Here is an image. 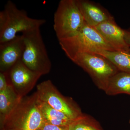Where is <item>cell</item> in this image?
I'll list each match as a JSON object with an SVG mask.
<instances>
[{"label": "cell", "instance_id": "6da1fadb", "mask_svg": "<svg viewBox=\"0 0 130 130\" xmlns=\"http://www.w3.org/2000/svg\"><path fill=\"white\" fill-rule=\"evenodd\" d=\"M46 23L43 19L30 18L25 10L18 9L13 2L8 1L0 12V44L12 40L19 32L40 28Z\"/></svg>", "mask_w": 130, "mask_h": 130}, {"label": "cell", "instance_id": "7a4b0ae2", "mask_svg": "<svg viewBox=\"0 0 130 130\" xmlns=\"http://www.w3.org/2000/svg\"><path fill=\"white\" fill-rule=\"evenodd\" d=\"M44 122L35 93L30 96L23 98L1 124V127L14 130H37Z\"/></svg>", "mask_w": 130, "mask_h": 130}, {"label": "cell", "instance_id": "3957f363", "mask_svg": "<svg viewBox=\"0 0 130 130\" xmlns=\"http://www.w3.org/2000/svg\"><path fill=\"white\" fill-rule=\"evenodd\" d=\"M58 40L62 50L71 60L78 54L89 53L95 49L116 51L107 43L94 28L85 22L74 35Z\"/></svg>", "mask_w": 130, "mask_h": 130}, {"label": "cell", "instance_id": "277c9868", "mask_svg": "<svg viewBox=\"0 0 130 130\" xmlns=\"http://www.w3.org/2000/svg\"><path fill=\"white\" fill-rule=\"evenodd\" d=\"M22 35L25 44L23 62L29 69L42 76L48 74L51 70V63L40 28L25 31Z\"/></svg>", "mask_w": 130, "mask_h": 130}, {"label": "cell", "instance_id": "5b68a950", "mask_svg": "<svg viewBox=\"0 0 130 130\" xmlns=\"http://www.w3.org/2000/svg\"><path fill=\"white\" fill-rule=\"evenodd\" d=\"M72 61L89 74L98 89L104 91L110 78L119 72L105 57L93 53H79Z\"/></svg>", "mask_w": 130, "mask_h": 130}, {"label": "cell", "instance_id": "8992f818", "mask_svg": "<svg viewBox=\"0 0 130 130\" xmlns=\"http://www.w3.org/2000/svg\"><path fill=\"white\" fill-rule=\"evenodd\" d=\"M76 0H61L54 14L53 27L58 40L70 37L84 23Z\"/></svg>", "mask_w": 130, "mask_h": 130}, {"label": "cell", "instance_id": "52a82bcc", "mask_svg": "<svg viewBox=\"0 0 130 130\" xmlns=\"http://www.w3.org/2000/svg\"><path fill=\"white\" fill-rule=\"evenodd\" d=\"M36 92L39 100L62 112L72 120L83 114L81 109L71 98L62 95L50 80L38 85Z\"/></svg>", "mask_w": 130, "mask_h": 130}, {"label": "cell", "instance_id": "ba28073f", "mask_svg": "<svg viewBox=\"0 0 130 130\" xmlns=\"http://www.w3.org/2000/svg\"><path fill=\"white\" fill-rule=\"evenodd\" d=\"M6 74L8 83L12 85L21 98L25 97L33 88L42 76L29 69L22 60L14 65Z\"/></svg>", "mask_w": 130, "mask_h": 130}, {"label": "cell", "instance_id": "9c48e42d", "mask_svg": "<svg viewBox=\"0 0 130 130\" xmlns=\"http://www.w3.org/2000/svg\"><path fill=\"white\" fill-rule=\"evenodd\" d=\"M24 48L22 35H18L12 40L0 44V72L7 73L21 60Z\"/></svg>", "mask_w": 130, "mask_h": 130}, {"label": "cell", "instance_id": "30bf717a", "mask_svg": "<svg viewBox=\"0 0 130 130\" xmlns=\"http://www.w3.org/2000/svg\"><path fill=\"white\" fill-rule=\"evenodd\" d=\"M94 28L115 51L130 52V47L125 40L124 30L117 25L114 18L103 22Z\"/></svg>", "mask_w": 130, "mask_h": 130}, {"label": "cell", "instance_id": "8fae6325", "mask_svg": "<svg viewBox=\"0 0 130 130\" xmlns=\"http://www.w3.org/2000/svg\"><path fill=\"white\" fill-rule=\"evenodd\" d=\"M76 2L85 22L93 28L114 18L107 10L95 3L88 0H76Z\"/></svg>", "mask_w": 130, "mask_h": 130}, {"label": "cell", "instance_id": "7c38bea8", "mask_svg": "<svg viewBox=\"0 0 130 130\" xmlns=\"http://www.w3.org/2000/svg\"><path fill=\"white\" fill-rule=\"evenodd\" d=\"M89 53L100 55L109 60L119 72L130 73V52L109 51L95 49Z\"/></svg>", "mask_w": 130, "mask_h": 130}, {"label": "cell", "instance_id": "4fadbf2b", "mask_svg": "<svg viewBox=\"0 0 130 130\" xmlns=\"http://www.w3.org/2000/svg\"><path fill=\"white\" fill-rule=\"evenodd\" d=\"M107 95H130V73L118 72L110 78L105 91Z\"/></svg>", "mask_w": 130, "mask_h": 130}, {"label": "cell", "instance_id": "5bb4252c", "mask_svg": "<svg viewBox=\"0 0 130 130\" xmlns=\"http://www.w3.org/2000/svg\"><path fill=\"white\" fill-rule=\"evenodd\" d=\"M22 98L9 84L6 89L0 91L1 124L12 111Z\"/></svg>", "mask_w": 130, "mask_h": 130}, {"label": "cell", "instance_id": "9a60e30c", "mask_svg": "<svg viewBox=\"0 0 130 130\" xmlns=\"http://www.w3.org/2000/svg\"><path fill=\"white\" fill-rule=\"evenodd\" d=\"M38 102L45 122L58 126L67 127L73 120L64 113L56 110L42 101L38 97Z\"/></svg>", "mask_w": 130, "mask_h": 130}, {"label": "cell", "instance_id": "2e32d148", "mask_svg": "<svg viewBox=\"0 0 130 130\" xmlns=\"http://www.w3.org/2000/svg\"><path fill=\"white\" fill-rule=\"evenodd\" d=\"M67 128L68 130H104L96 120L84 113L73 120Z\"/></svg>", "mask_w": 130, "mask_h": 130}, {"label": "cell", "instance_id": "e0dca14e", "mask_svg": "<svg viewBox=\"0 0 130 130\" xmlns=\"http://www.w3.org/2000/svg\"><path fill=\"white\" fill-rule=\"evenodd\" d=\"M41 130H68L67 127H61L44 122L40 128Z\"/></svg>", "mask_w": 130, "mask_h": 130}, {"label": "cell", "instance_id": "ac0fdd59", "mask_svg": "<svg viewBox=\"0 0 130 130\" xmlns=\"http://www.w3.org/2000/svg\"><path fill=\"white\" fill-rule=\"evenodd\" d=\"M8 85L6 74V73L0 72V91L6 89Z\"/></svg>", "mask_w": 130, "mask_h": 130}, {"label": "cell", "instance_id": "d6986e66", "mask_svg": "<svg viewBox=\"0 0 130 130\" xmlns=\"http://www.w3.org/2000/svg\"><path fill=\"white\" fill-rule=\"evenodd\" d=\"M124 37L126 42L130 47V31L124 30Z\"/></svg>", "mask_w": 130, "mask_h": 130}, {"label": "cell", "instance_id": "ffe728a7", "mask_svg": "<svg viewBox=\"0 0 130 130\" xmlns=\"http://www.w3.org/2000/svg\"><path fill=\"white\" fill-rule=\"evenodd\" d=\"M1 130H14L11 128H4V127H1Z\"/></svg>", "mask_w": 130, "mask_h": 130}, {"label": "cell", "instance_id": "44dd1931", "mask_svg": "<svg viewBox=\"0 0 130 130\" xmlns=\"http://www.w3.org/2000/svg\"><path fill=\"white\" fill-rule=\"evenodd\" d=\"M128 30L130 31V28H129V30Z\"/></svg>", "mask_w": 130, "mask_h": 130}, {"label": "cell", "instance_id": "7402d4cb", "mask_svg": "<svg viewBox=\"0 0 130 130\" xmlns=\"http://www.w3.org/2000/svg\"><path fill=\"white\" fill-rule=\"evenodd\" d=\"M37 130H41L40 129H38Z\"/></svg>", "mask_w": 130, "mask_h": 130}, {"label": "cell", "instance_id": "603a6c76", "mask_svg": "<svg viewBox=\"0 0 130 130\" xmlns=\"http://www.w3.org/2000/svg\"><path fill=\"white\" fill-rule=\"evenodd\" d=\"M129 124H130V119L129 120Z\"/></svg>", "mask_w": 130, "mask_h": 130}]
</instances>
